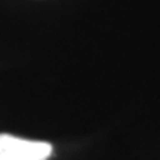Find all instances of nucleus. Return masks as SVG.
I'll return each mask as SVG.
<instances>
[{
    "mask_svg": "<svg viewBox=\"0 0 160 160\" xmlns=\"http://www.w3.org/2000/svg\"><path fill=\"white\" fill-rule=\"evenodd\" d=\"M53 147L46 141H33L0 133V160H48Z\"/></svg>",
    "mask_w": 160,
    "mask_h": 160,
    "instance_id": "nucleus-1",
    "label": "nucleus"
}]
</instances>
